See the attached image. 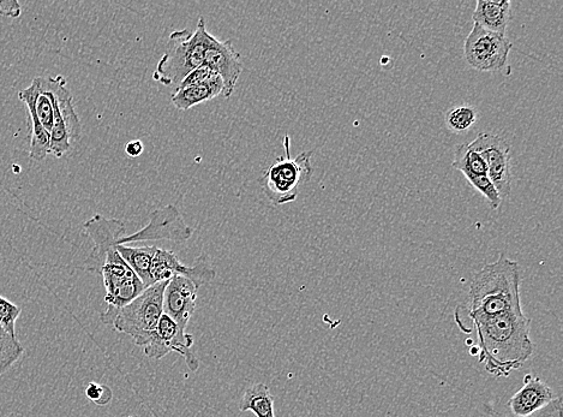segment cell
I'll return each instance as SVG.
<instances>
[{
  "label": "cell",
  "instance_id": "16",
  "mask_svg": "<svg viewBox=\"0 0 563 417\" xmlns=\"http://www.w3.org/2000/svg\"><path fill=\"white\" fill-rule=\"evenodd\" d=\"M199 289L194 282L183 276H175L167 282L164 293V314L184 331H187L189 321L195 312Z\"/></svg>",
  "mask_w": 563,
  "mask_h": 417
},
{
  "label": "cell",
  "instance_id": "26",
  "mask_svg": "<svg viewBox=\"0 0 563 417\" xmlns=\"http://www.w3.org/2000/svg\"><path fill=\"white\" fill-rule=\"evenodd\" d=\"M467 181L487 199L489 206L493 210L496 211L500 207L502 202L500 194L488 176L471 177L467 178Z\"/></svg>",
  "mask_w": 563,
  "mask_h": 417
},
{
  "label": "cell",
  "instance_id": "4",
  "mask_svg": "<svg viewBox=\"0 0 563 417\" xmlns=\"http://www.w3.org/2000/svg\"><path fill=\"white\" fill-rule=\"evenodd\" d=\"M284 150L285 156L277 158L260 178L263 193L277 206L296 201L299 188L307 184L314 175L311 165L313 152H303L292 158L289 135L284 137Z\"/></svg>",
  "mask_w": 563,
  "mask_h": 417
},
{
  "label": "cell",
  "instance_id": "9",
  "mask_svg": "<svg viewBox=\"0 0 563 417\" xmlns=\"http://www.w3.org/2000/svg\"><path fill=\"white\" fill-rule=\"evenodd\" d=\"M512 46L506 35L489 32L475 23L465 40L464 56L472 68L494 73L505 68Z\"/></svg>",
  "mask_w": 563,
  "mask_h": 417
},
{
  "label": "cell",
  "instance_id": "30",
  "mask_svg": "<svg viewBox=\"0 0 563 417\" xmlns=\"http://www.w3.org/2000/svg\"><path fill=\"white\" fill-rule=\"evenodd\" d=\"M143 151H145V146H143V142L140 140L129 141L128 144L125 145V153H127V156L130 158L140 157Z\"/></svg>",
  "mask_w": 563,
  "mask_h": 417
},
{
  "label": "cell",
  "instance_id": "2",
  "mask_svg": "<svg viewBox=\"0 0 563 417\" xmlns=\"http://www.w3.org/2000/svg\"><path fill=\"white\" fill-rule=\"evenodd\" d=\"M469 299V317L523 313L518 262L500 254L499 260L484 266L472 279Z\"/></svg>",
  "mask_w": 563,
  "mask_h": 417
},
{
  "label": "cell",
  "instance_id": "25",
  "mask_svg": "<svg viewBox=\"0 0 563 417\" xmlns=\"http://www.w3.org/2000/svg\"><path fill=\"white\" fill-rule=\"evenodd\" d=\"M22 308L0 295V327L11 337L16 338V321L19 320Z\"/></svg>",
  "mask_w": 563,
  "mask_h": 417
},
{
  "label": "cell",
  "instance_id": "14",
  "mask_svg": "<svg viewBox=\"0 0 563 417\" xmlns=\"http://www.w3.org/2000/svg\"><path fill=\"white\" fill-rule=\"evenodd\" d=\"M89 237L94 243L91 254L88 255L85 268L88 272L99 274L103 267L106 254L116 247L119 238L124 236L125 224L116 218H106L101 214H95L83 225Z\"/></svg>",
  "mask_w": 563,
  "mask_h": 417
},
{
  "label": "cell",
  "instance_id": "5",
  "mask_svg": "<svg viewBox=\"0 0 563 417\" xmlns=\"http://www.w3.org/2000/svg\"><path fill=\"white\" fill-rule=\"evenodd\" d=\"M32 122L29 157L43 162L50 154V133L55 122V77H35L31 86L19 92Z\"/></svg>",
  "mask_w": 563,
  "mask_h": 417
},
{
  "label": "cell",
  "instance_id": "1",
  "mask_svg": "<svg viewBox=\"0 0 563 417\" xmlns=\"http://www.w3.org/2000/svg\"><path fill=\"white\" fill-rule=\"evenodd\" d=\"M478 336L479 362L496 378L509 377L533 354L531 320L523 313L470 317Z\"/></svg>",
  "mask_w": 563,
  "mask_h": 417
},
{
  "label": "cell",
  "instance_id": "13",
  "mask_svg": "<svg viewBox=\"0 0 563 417\" xmlns=\"http://www.w3.org/2000/svg\"><path fill=\"white\" fill-rule=\"evenodd\" d=\"M470 146L484 159L488 168V177L500 194L501 200L508 198L512 192L511 168H509V152L511 147L501 136L479 134Z\"/></svg>",
  "mask_w": 563,
  "mask_h": 417
},
{
  "label": "cell",
  "instance_id": "29",
  "mask_svg": "<svg viewBox=\"0 0 563 417\" xmlns=\"http://www.w3.org/2000/svg\"><path fill=\"white\" fill-rule=\"evenodd\" d=\"M562 398L556 397L547 407L530 417H562Z\"/></svg>",
  "mask_w": 563,
  "mask_h": 417
},
{
  "label": "cell",
  "instance_id": "23",
  "mask_svg": "<svg viewBox=\"0 0 563 417\" xmlns=\"http://www.w3.org/2000/svg\"><path fill=\"white\" fill-rule=\"evenodd\" d=\"M23 353L25 348L22 347L21 342L0 327V377L9 372V369L21 359Z\"/></svg>",
  "mask_w": 563,
  "mask_h": 417
},
{
  "label": "cell",
  "instance_id": "3",
  "mask_svg": "<svg viewBox=\"0 0 563 417\" xmlns=\"http://www.w3.org/2000/svg\"><path fill=\"white\" fill-rule=\"evenodd\" d=\"M211 33L206 21L200 17L195 32L189 29L172 32L167 51L161 57L153 74L154 81L164 86L181 85L190 73L205 64V55Z\"/></svg>",
  "mask_w": 563,
  "mask_h": 417
},
{
  "label": "cell",
  "instance_id": "15",
  "mask_svg": "<svg viewBox=\"0 0 563 417\" xmlns=\"http://www.w3.org/2000/svg\"><path fill=\"white\" fill-rule=\"evenodd\" d=\"M205 65L221 77L225 87L223 95L229 99L235 92L244 69L241 55L235 50L231 40H220L211 34L205 55Z\"/></svg>",
  "mask_w": 563,
  "mask_h": 417
},
{
  "label": "cell",
  "instance_id": "27",
  "mask_svg": "<svg viewBox=\"0 0 563 417\" xmlns=\"http://www.w3.org/2000/svg\"><path fill=\"white\" fill-rule=\"evenodd\" d=\"M86 396L95 404L107 405L113 399L111 387L104 384L91 383L87 386Z\"/></svg>",
  "mask_w": 563,
  "mask_h": 417
},
{
  "label": "cell",
  "instance_id": "19",
  "mask_svg": "<svg viewBox=\"0 0 563 417\" xmlns=\"http://www.w3.org/2000/svg\"><path fill=\"white\" fill-rule=\"evenodd\" d=\"M224 91V82L220 79L212 83H206V85L178 87L175 93L172 94L171 100L176 109L187 111L195 106L207 103L209 100L218 98L219 95L224 94Z\"/></svg>",
  "mask_w": 563,
  "mask_h": 417
},
{
  "label": "cell",
  "instance_id": "7",
  "mask_svg": "<svg viewBox=\"0 0 563 417\" xmlns=\"http://www.w3.org/2000/svg\"><path fill=\"white\" fill-rule=\"evenodd\" d=\"M116 247L107 252L103 267L99 272L104 279L106 289L107 309L101 314V321L105 325H113L119 311L146 290L141 279L119 255Z\"/></svg>",
  "mask_w": 563,
  "mask_h": 417
},
{
  "label": "cell",
  "instance_id": "28",
  "mask_svg": "<svg viewBox=\"0 0 563 417\" xmlns=\"http://www.w3.org/2000/svg\"><path fill=\"white\" fill-rule=\"evenodd\" d=\"M21 14V4L17 0H0V16L19 19Z\"/></svg>",
  "mask_w": 563,
  "mask_h": 417
},
{
  "label": "cell",
  "instance_id": "21",
  "mask_svg": "<svg viewBox=\"0 0 563 417\" xmlns=\"http://www.w3.org/2000/svg\"><path fill=\"white\" fill-rule=\"evenodd\" d=\"M239 410L253 411L256 417H275L274 397L265 384H256L245 390Z\"/></svg>",
  "mask_w": 563,
  "mask_h": 417
},
{
  "label": "cell",
  "instance_id": "22",
  "mask_svg": "<svg viewBox=\"0 0 563 417\" xmlns=\"http://www.w3.org/2000/svg\"><path fill=\"white\" fill-rule=\"evenodd\" d=\"M453 169L458 170L467 178L488 176L487 164L477 151L467 144L459 145L455 150Z\"/></svg>",
  "mask_w": 563,
  "mask_h": 417
},
{
  "label": "cell",
  "instance_id": "10",
  "mask_svg": "<svg viewBox=\"0 0 563 417\" xmlns=\"http://www.w3.org/2000/svg\"><path fill=\"white\" fill-rule=\"evenodd\" d=\"M194 228L185 223L182 213L175 205H167L149 214V222L139 231L119 238L118 244L167 240L184 243L193 237ZM117 244V246H118Z\"/></svg>",
  "mask_w": 563,
  "mask_h": 417
},
{
  "label": "cell",
  "instance_id": "24",
  "mask_svg": "<svg viewBox=\"0 0 563 417\" xmlns=\"http://www.w3.org/2000/svg\"><path fill=\"white\" fill-rule=\"evenodd\" d=\"M477 121V111L469 105H461L454 107L447 112L446 123L448 128L454 133H464L473 127Z\"/></svg>",
  "mask_w": 563,
  "mask_h": 417
},
{
  "label": "cell",
  "instance_id": "17",
  "mask_svg": "<svg viewBox=\"0 0 563 417\" xmlns=\"http://www.w3.org/2000/svg\"><path fill=\"white\" fill-rule=\"evenodd\" d=\"M556 398L547 383L533 374H527L524 385L509 399L507 407L515 417H530L544 409Z\"/></svg>",
  "mask_w": 563,
  "mask_h": 417
},
{
  "label": "cell",
  "instance_id": "12",
  "mask_svg": "<svg viewBox=\"0 0 563 417\" xmlns=\"http://www.w3.org/2000/svg\"><path fill=\"white\" fill-rule=\"evenodd\" d=\"M194 338L179 327L175 321L166 314H163L159 321L157 330H155L152 341L149 342L143 351L145 355L152 360L163 359L167 354L178 353L182 355L187 362L190 371L196 372L200 367V361L191 351Z\"/></svg>",
  "mask_w": 563,
  "mask_h": 417
},
{
  "label": "cell",
  "instance_id": "8",
  "mask_svg": "<svg viewBox=\"0 0 563 417\" xmlns=\"http://www.w3.org/2000/svg\"><path fill=\"white\" fill-rule=\"evenodd\" d=\"M67 85L64 76L55 77V122L50 133V154L56 158H62L67 154L74 142L80 140L82 133L73 95Z\"/></svg>",
  "mask_w": 563,
  "mask_h": 417
},
{
  "label": "cell",
  "instance_id": "20",
  "mask_svg": "<svg viewBox=\"0 0 563 417\" xmlns=\"http://www.w3.org/2000/svg\"><path fill=\"white\" fill-rule=\"evenodd\" d=\"M155 246L149 247H130L127 244H118L116 247L119 255L127 262L131 270L141 279L146 289L153 285L151 277V267L155 252Z\"/></svg>",
  "mask_w": 563,
  "mask_h": 417
},
{
  "label": "cell",
  "instance_id": "6",
  "mask_svg": "<svg viewBox=\"0 0 563 417\" xmlns=\"http://www.w3.org/2000/svg\"><path fill=\"white\" fill-rule=\"evenodd\" d=\"M167 282L151 285L129 305L119 311L113 329L134 339L137 347L145 348L152 341L164 314V293Z\"/></svg>",
  "mask_w": 563,
  "mask_h": 417
},
{
  "label": "cell",
  "instance_id": "11",
  "mask_svg": "<svg viewBox=\"0 0 563 417\" xmlns=\"http://www.w3.org/2000/svg\"><path fill=\"white\" fill-rule=\"evenodd\" d=\"M175 276L187 277L197 287L201 288L202 285L214 281L215 277H217V271H215L212 261L207 254H201L193 266H184L178 256L171 252V250L157 248L151 267L153 284L169 282Z\"/></svg>",
  "mask_w": 563,
  "mask_h": 417
},
{
  "label": "cell",
  "instance_id": "18",
  "mask_svg": "<svg viewBox=\"0 0 563 417\" xmlns=\"http://www.w3.org/2000/svg\"><path fill=\"white\" fill-rule=\"evenodd\" d=\"M511 7L512 3L509 0L502 2L478 0L475 13L472 15L473 22L489 32L506 35L511 20Z\"/></svg>",
  "mask_w": 563,
  "mask_h": 417
}]
</instances>
